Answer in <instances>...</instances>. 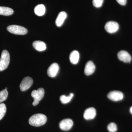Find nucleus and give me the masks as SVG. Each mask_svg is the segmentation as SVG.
Returning <instances> with one entry per match:
<instances>
[{"label": "nucleus", "instance_id": "f3484780", "mask_svg": "<svg viewBox=\"0 0 132 132\" xmlns=\"http://www.w3.org/2000/svg\"><path fill=\"white\" fill-rule=\"evenodd\" d=\"M13 10L10 8L0 6V15L9 16L13 14Z\"/></svg>", "mask_w": 132, "mask_h": 132}, {"label": "nucleus", "instance_id": "2eb2a0df", "mask_svg": "<svg viewBox=\"0 0 132 132\" xmlns=\"http://www.w3.org/2000/svg\"><path fill=\"white\" fill-rule=\"evenodd\" d=\"M79 54L76 50H74L71 52L69 56V60L72 64H78L79 60Z\"/></svg>", "mask_w": 132, "mask_h": 132}, {"label": "nucleus", "instance_id": "aec40b11", "mask_svg": "<svg viewBox=\"0 0 132 132\" xmlns=\"http://www.w3.org/2000/svg\"><path fill=\"white\" fill-rule=\"evenodd\" d=\"M6 112V107L4 104H0V120L5 116Z\"/></svg>", "mask_w": 132, "mask_h": 132}, {"label": "nucleus", "instance_id": "1a4fd4ad", "mask_svg": "<svg viewBox=\"0 0 132 132\" xmlns=\"http://www.w3.org/2000/svg\"><path fill=\"white\" fill-rule=\"evenodd\" d=\"M59 66L56 63L51 64L47 69V75L51 78H54L57 76L59 72Z\"/></svg>", "mask_w": 132, "mask_h": 132}, {"label": "nucleus", "instance_id": "ddd939ff", "mask_svg": "<svg viewBox=\"0 0 132 132\" xmlns=\"http://www.w3.org/2000/svg\"><path fill=\"white\" fill-rule=\"evenodd\" d=\"M67 14L65 12H61L59 13L55 21V24L58 27L62 26L64 21L67 17Z\"/></svg>", "mask_w": 132, "mask_h": 132}, {"label": "nucleus", "instance_id": "6e6552de", "mask_svg": "<svg viewBox=\"0 0 132 132\" xmlns=\"http://www.w3.org/2000/svg\"><path fill=\"white\" fill-rule=\"evenodd\" d=\"M73 125V121L71 119H65L59 123V127L63 131H68L72 128Z\"/></svg>", "mask_w": 132, "mask_h": 132}, {"label": "nucleus", "instance_id": "a211bd4d", "mask_svg": "<svg viewBox=\"0 0 132 132\" xmlns=\"http://www.w3.org/2000/svg\"><path fill=\"white\" fill-rule=\"evenodd\" d=\"M74 96V94L72 93L70 94L68 96H66L65 95H62L60 97V101L61 103L63 104L68 103L71 101Z\"/></svg>", "mask_w": 132, "mask_h": 132}, {"label": "nucleus", "instance_id": "6ab92c4d", "mask_svg": "<svg viewBox=\"0 0 132 132\" xmlns=\"http://www.w3.org/2000/svg\"><path fill=\"white\" fill-rule=\"evenodd\" d=\"M8 93L6 89L0 92V103L6 100L7 98Z\"/></svg>", "mask_w": 132, "mask_h": 132}, {"label": "nucleus", "instance_id": "f8f14e48", "mask_svg": "<svg viewBox=\"0 0 132 132\" xmlns=\"http://www.w3.org/2000/svg\"><path fill=\"white\" fill-rule=\"evenodd\" d=\"M95 69V66L92 61H88L86 64L85 68V74L87 76L91 75L94 73Z\"/></svg>", "mask_w": 132, "mask_h": 132}, {"label": "nucleus", "instance_id": "dca6fc26", "mask_svg": "<svg viewBox=\"0 0 132 132\" xmlns=\"http://www.w3.org/2000/svg\"><path fill=\"white\" fill-rule=\"evenodd\" d=\"M45 12H46V8L45 6L42 4L38 5L35 8V13L38 16H42L44 15Z\"/></svg>", "mask_w": 132, "mask_h": 132}, {"label": "nucleus", "instance_id": "b1692460", "mask_svg": "<svg viewBox=\"0 0 132 132\" xmlns=\"http://www.w3.org/2000/svg\"><path fill=\"white\" fill-rule=\"evenodd\" d=\"M130 112L132 114V106L131 107V108H130Z\"/></svg>", "mask_w": 132, "mask_h": 132}, {"label": "nucleus", "instance_id": "f257e3e1", "mask_svg": "<svg viewBox=\"0 0 132 132\" xmlns=\"http://www.w3.org/2000/svg\"><path fill=\"white\" fill-rule=\"evenodd\" d=\"M46 116L42 114H36L30 117L29 120V123L31 126L39 127L45 125L46 122Z\"/></svg>", "mask_w": 132, "mask_h": 132}, {"label": "nucleus", "instance_id": "20e7f679", "mask_svg": "<svg viewBox=\"0 0 132 132\" xmlns=\"http://www.w3.org/2000/svg\"><path fill=\"white\" fill-rule=\"evenodd\" d=\"M7 29L10 32L15 35H24L28 32L27 29L22 26L17 25H11L8 26Z\"/></svg>", "mask_w": 132, "mask_h": 132}, {"label": "nucleus", "instance_id": "4be33fe9", "mask_svg": "<svg viewBox=\"0 0 132 132\" xmlns=\"http://www.w3.org/2000/svg\"><path fill=\"white\" fill-rule=\"evenodd\" d=\"M104 0H93V4L95 7H101L103 4Z\"/></svg>", "mask_w": 132, "mask_h": 132}, {"label": "nucleus", "instance_id": "7ed1b4c3", "mask_svg": "<svg viewBox=\"0 0 132 132\" xmlns=\"http://www.w3.org/2000/svg\"><path fill=\"white\" fill-rule=\"evenodd\" d=\"M45 91L42 88H38L37 90H33L31 93V96L34 98V101L32 105L36 106L39 104V102L44 97Z\"/></svg>", "mask_w": 132, "mask_h": 132}, {"label": "nucleus", "instance_id": "9d476101", "mask_svg": "<svg viewBox=\"0 0 132 132\" xmlns=\"http://www.w3.org/2000/svg\"><path fill=\"white\" fill-rule=\"evenodd\" d=\"M118 59L125 63H130L131 61V57L127 52L121 50L118 54Z\"/></svg>", "mask_w": 132, "mask_h": 132}, {"label": "nucleus", "instance_id": "39448f33", "mask_svg": "<svg viewBox=\"0 0 132 132\" xmlns=\"http://www.w3.org/2000/svg\"><path fill=\"white\" fill-rule=\"evenodd\" d=\"M119 26L117 22L110 21L107 22L105 26V30L109 33L113 34L119 30Z\"/></svg>", "mask_w": 132, "mask_h": 132}, {"label": "nucleus", "instance_id": "4468645a", "mask_svg": "<svg viewBox=\"0 0 132 132\" xmlns=\"http://www.w3.org/2000/svg\"><path fill=\"white\" fill-rule=\"evenodd\" d=\"M34 47L39 52H43L46 49V44L41 41H35L33 43Z\"/></svg>", "mask_w": 132, "mask_h": 132}, {"label": "nucleus", "instance_id": "5701e85b", "mask_svg": "<svg viewBox=\"0 0 132 132\" xmlns=\"http://www.w3.org/2000/svg\"><path fill=\"white\" fill-rule=\"evenodd\" d=\"M117 2L122 6H125L127 3V0H116Z\"/></svg>", "mask_w": 132, "mask_h": 132}, {"label": "nucleus", "instance_id": "f03ea898", "mask_svg": "<svg viewBox=\"0 0 132 132\" xmlns=\"http://www.w3.org/2000/svg\"><path fill=\"white\" fill-rule=\"evenodd\" d=\"M10 61L9 53L7 50H3L0 59V71H4L7 68L9 65Z\"/></svg>", "mask_w": 132, "mask_h": 132}, {"label": "nucleus", "instance_id": "0eeeda50", "mask_svg": "<svg viewBox=\"0 0 132 132\" xmlns=\"http://www.w3.org/2000/svg\"><path fill=\"white\" fill-rule=\"evenodd\" d=\"M109 99L113 101H118L123 100L124 95L122 92L118 91H113L109 92L108 94Z\"/></svg>", "mask_w": 132, "mask_h": 132}, {"label": "nucleus", "instance_id": "412c9836", "mask_svg": "<svg viewBox=\"0 0 132 132\" xmlns=\"http://www.w3.org/2000/svg\"><path fill=\"white\" fill-rule=\"evenodd\" d=\"M107 129L109 132H116L117 130V125L114 123H110L108 126Z\"/></svg>", "mask_w": 132, "mask_h": 132}, {"label": "nucleus", "instance_id": "9b49d317", "mask_svg": "<svg viewBox=\"0 0 132 132\" xmlns=\"http://www.w3.org/2000/svg\"><path fill=\"white\" fill-rule=\"evenodd\" d=\"M96 115V111L94 108L87 109L84 112L83 117L87 120L93 119Z\"/></svg>", "mask_w": 132, "mask_h": 132}, {"label": "nucleus", "instance_id": "393cba45", "mask_svg": "<svg viewBox=\"0 0 132 132\" xmlns=\"http://www.w3.org/2000/svg\"><path fill=\"white\" fill-rule=\"evenodd\" d=\"M5 89H6V90H7V88H5Z\"/></svg>", "mask_w": 132, "mask_h": 132}, {"label": "nucleus", "instance_id": "423d86ee", "mask_svg": "<svg viewBox=\"0 0 132 132\" xmlns=\"http://www.w3.org/2000/svg\"><path fill=\"white\" fill-rule=\"evenodd\" d=\"M33 83V80L32 78L29 77H26L23 79L20 84V89L22 92L26 91L31 87Z\"/></svg>", "mask_w": 132, "mask_h": 132}]
</instances>
